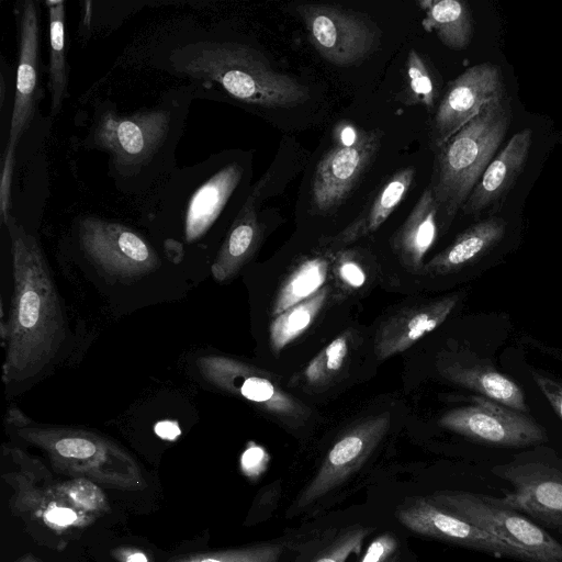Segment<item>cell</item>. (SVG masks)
Masks as SVG:
<instances>
[{"label": "cell", "instance_id": "6da1fadb", "mask_svg": "<svg viewBox=\"0 0 562 562\" xmlns=\"http://www.w3.org/2000/svg\"><path fill=\"white\" fill-rule=\"evenodd\" d=\"M194 99L186 85L132 112L103 100L94 105L81 147L108 155V176L119 192L145 196L178 168L176 150Z\"/></svg>", "mask_w": 562, "mask_h": 562}, {"label": "cell", "instance_id": "7a4b0ae2", "mask_svg": "<svg viewBox=\"0 0 562 562\" xmlns=\"http://www.w3.org/2000/svg\"><path fill=\"white\" fill-rule=\"evenodd\" d=\"M153 65L187 80L200 99H233L263 108H290L306 102L307 87L274 70L247 43L214 31H181L162 41Z\"/></svg>", "mask_w": 562, "mask_h": 562}, {"label": "cell", "instance_id": "3957f363", "mask_svg": "<svg viewBox=\"0 0 562 562\" xmlns=\"http://www.w3.org/2000/svg\"><path fill=\"white\" fill-rule=\"evenodd\" d=\"M12 255L13 296L2 380L26 387L60 359L69 338L67 317L37 239L11 216L5 225Z\"/></svg>", "mask_w": 562, "mask_h": 562}, {"label": "cell", "instance_id": "277c9868", "mask_svg": "<svg viewBox=\"0 0 562 562\" xmlns=\"http://www.w3.org/2000/svg\"><path fill=\"white\" fill-rule=\"evenodd\" d=\"M245 173V165L225 154L178 167L145 195L142 221L168 247L203 245L235 205Z\"/></svg>", "mask_w": 562, "mask_h": 562}, {"label": "cell", "instance_id": "5b68a950", "mask_svg": "<svg viewBox=\"0 0 562 562\" xmlns=\"http://www.w3.org/2000/svg\"><path fill=\"white\" fill-rule=\"evenodd\" d=\"M4 422L12 437L43 451L58 472L121 490L146 485L133 456L106 436L80 427L40 424L15 406L8 408Z\"/></svg>", "mask_w": 562, "mask_h": 562}, {"label": "cell", "instance_id": "8992f818", "mask_svg": "<svg viewBox=\"0 0 562 562\" xmlns=\"http://www.w3.org/2000/svg\"><path fill=\"white\" fill-rule=\"evenodd\" d=\"M510 121V101L504 95L437 148L429 187L443 228L449 227L495 157Z\"/></svg>", "mask_w": 562, "mask_h": 562}, {"label": "cell", "instance_id": "52a82bcc", "mask_svg": "<svg viewBox=\"0 0 562 562\" xmlns=\"http://www.w3.org/2000/svg\"><path fill=\"white\" fill-rule=\"evenodd\" d=\"M429 498L513 548L525 562H562V543L498 497L463 491H438Z\"/></svg>", "mask_w": 562, "mask_h": 562}, {"label": "cell", "instance_id": "ba28073f", "mask_svg": "<svg viewBox=\"0 0 562 562\" xmlns=\"http://www.w3.org/2000/svg\"><path fill=\"white\" fill-rule=\"evenodd\" d=\"M18 35V67L8 140L2 149L0 182V218L4 225L11 217V190L16 148L29 130L40 100V11L37 2L25 0L14 9Z\"/></svg>", "mask_w": 562, "mask_h": 562}, {"label": "cell", "instance_id": "9c48e42d", "mask_svg": "<svg viewBox=\"0 0 562 562\" xmlns=\"http://www.w3.org/2000/svg\"><path fill=\"white\" fill-rule=\"evenodd\" d=\"M72 236L85 258L115 279L136 280L161 265L153 244L137 229L119 221L80 215L72 222Z\"/></svg>", "mask_w": 562, "mask_h": 562}, {"label": "cell", "instance_id": "30bf717a", "mask_svg": "<svg viewBox=\"0 0 562 562\" xmlns=\"http://www.w3.org/2000/svg\"><path fill=\"white\" fill-rule=\"evenodd\" d=\"M196 367L209 384L248 401L285 426L301 427L311 416L310 407L288 393L276 375L250 363L207 355L196 360Z\"/></svg>", "mask_w": 562, "mask_h": 562}, {"label": "cell", "instance_id": "8fae6325", "mask_svg": "<svg viewBox=\"0 0 562 562\" xmlns=\"http://www.w3.org/2000/svg\"><path fill=\"white\" fill-rule=\"evenodd\" d=\"M318 54L336 66L366 59L379 44V30L361 13L338 5L305 3L296 7Z\"/></svg>", "mask_w": 562, "mask_h": 562}, {"label": "cell", "instance_id": "7c38bea8", "mask_svg": "<svg viewBox=\"0 0 562 562\" xmlns=\"http://www.w3.org/2000/svg\"><path fill=\"white\" fill-rule=\"evenodd\" d=\"M389 413L363 419L342 432L313 479L290 506L288 517L304 512L346 482L368 460L389 429Z\"/></svg>", "mask_w": 562, "mask_h": 562}, {"label": "cell", "instance_id": "4fadbf2b", "mask_svg": "<svg viewBox=\"0 0 562 562\" xmlns=\"http://www.w3.org/2000/svg\"><path fill=\"white\" fill-rule=\"evenodd\" d=\"M439 425L477 442L501 447H527L547 440L546 430L524 413L483 396L445 413Z\"/></svg>", "mask_w": 562, "mask_h": 562}, {"label": "cell", "instance_id": "5bb4252c", "mask_svg": "<svg viewBox=\"0 0 562 562\" xmlns=\"http://www.w3.org/2000/svg\"><path fill=\"white\" fill-rule=\"evenodd\" d=\"M506 95L502 69L483 63L452 80L441 98L430 125L431 142L439 148L492 101Z\"/></svg>", "mask_w": 562, "mask_h": 562}, {"label": "cell", "instance_id": "9a60e30c", "mask_svg": "<svg viewBox=\"0 0 562 562\" xmlns=\"http://www.w3.org/2000/svg\"><path fill=\"white\" fill-rule=\"evenodd\" d=\"M492 471L513 486L501 498L504 504L546 527L562 528V471L536 462L502 464Z\"/></svg>", "mask_w": 562, "mask_h": 562}, {"label": "cell", "instance_id": "2e32d148", "mask_svg": "<svg viewBox=\"0 0 562 562\" xmlns=\"http://www.w3.org/2000/svg\"><path fill=\"white\" fill-rule=\"evenodd\" d=\"M379 130L364 131L353 146L335 145L318 161L311 184V202L321 213L339 206L373 161L381 145Z\"/></svg>", "mask_w": 562, "mask_h": 562}, {"label": "cell", "instance_id": "e0dca14e", "mask_svg": "<svg viewBox=\"0 0 562 562\" xmlns=\"http://www.w3.org/2000/svg\"><path fill=\"white\" fill-rule=\"evenodd\" d=\"M397 520L411 531L494 557L521 560V555L468 520L436 505L429 497H416L396 509Z\"/></svg>", "mask_w": 562, "mask_h": 562}, {"label": "cell", "instance_id": "ac0fdd59", "mask_svg": "<svg viewBox=\"0 0 562 562\" xmlns=\"http://www.w3.org/2000/svg\"><path fill=\"white\" fill-rule=\"evenodd\" d=\"M265 175L250 190L240 211L223 238L211 266L213 278L218 282L234 278L257 251L263 225L258 215V204L267 186Z\"/></svg>", "mask_w": 562, "mask_h": 562}, {"label": "cell", "instance_id": "d6986e66", "mask_svg": "<svg viewBox=\"0 0 562 562\" xmlns=\"http://www.w3.org/2000/svg\"><path fill=\"white\" fill-rule=\"evenodd\" d=\"M458 295H449L423 304L406 307L394 314L379 327L374 339V352L384 360L411 348L426 334L439 327L458 303Z\"/></svg>", "mask_w": 562, "mask_h": 562}, {"label": "cell", "instance_id": "ffe728a7", "mask_svg": "<svg viewBox=\"0 0 562 562\" xmlns=\"http://www.w3.org/2000/svg\"><path fill=\"white\" fill-rule=\"evenodd\" d=\"M532 131L524 128L514 134L505 147L493 158L462 206L464 214H480L499 206L528 159Z\"/></svg>", "mask_w": 562, "mask_h": 562}, {"label": "cell", "instance_id": "44dd1931", "mask_svg": "<svg viewBox=\"0 0 562 562\" xmlns=\"http://www.w3.org/2000/svg\"><path fill=\"white\" fill-rule=\"evenodd\" d=\"M438 217L439 206L428 186L392 237L393 250L409 271L423 272L424 258L437 238Z\"/></svg>", "mask_w": 562, "mask_h": 562}, {"label": "cell", "instance_id": "7402d4cb", "mask_svg": "<svg viewBox=\"0 0 562 562\" xmlns=\"http://www.w3.org/2000/svg\"><path fill=\"white\" fill-rule=\"evenodd\" d=\"M505 229V221L497 216L473 224L424 265L422 273L443 276L464 268L497 245L503 239Z\"/></svg>", "mask_w": 562, "mask_h": 562}, {"label": "cell", "instance_id": "603a6c76", "mask_svg": "<svg viewBox=\"0 0 562 562\" xmlns=\"http://www.w3.org/2000/svg\"><path fill=\"white\" fill-rule=\"evenodd\" d=\"M415 168L407 166L394 172L378 190L362 212L342 231L326 241L333 246L351 244L374 233L401 204L409 191Z\"/></svg>", "mask_w": 562, "mask_h": 562}, {"label": "cell", "instance_id": "cb8c5ba5", "mask_svg": "<svg viewBox=\"0 0 562 562\" xmlns=\"http://www.w3.org/2000/svg\"><path fill=\"white\" fill-rule=\"evenodd\" d=\"M441 374L449 381L475 391L481 396L508 408L521 413L528 411L525 394L520 386L491 366L449 362L442 366Z\"/></svg>", "mask_w": 562, "mask_h": 562}, {"label": "cell", "instance_id": "d4e9b609", "mask_svg": "<svg viewBox=\"0 0 562 562\" xmlns=\"http://www.w3.org/2000/svg\"><path fill=\"white\" fill-rule=\"evenodd\" d=\"M425 13L422 25L435 32L440 42L451 49L468 47L473 34L469 4L460 0H420Z\"/></svg>", "mask_w": 562, "mask_h": 562}, {"label": "cell", "instance_id": "484cf974", "mask_svg": "<svg viewBox=\"0 0 562 562\" xmlns=\"http://www.w3.org/2000/svg\"><path fill=\"white\" fill-rule=\"evenodd\" d=\"M49 59L48 88L50 91V115L56 116L68 97V68L65 41V1L48 0Z\"/></svg>", "mask_w": 562, "mask_h": 562}, {"label": "cell", "instance_id": "4316f807", "mask_svg": "<svg viewBox=\"0 0 562 562\" xmlns=\"http://www.w3.org/2000/svg\"><path fill=\"white\" fill-rule=\"evenodd\" d=\"M329 261L322 256L302 260L285 278L272 303L271 315L277 316L291 306L317 293L327 279Z\"/></svg>", "mask_w": 562, "mask_h": 562}, {"label": "cell", "instance_id": "83f0119b", "mask_svg": "<svg viewBox=\"0 0 562 562\" xmlns=\"http://www.w3.org/2000/svg\"><path fill=\"white\" fill-rule=\"evenodd\" d=\"M327 297L328 288L324 286L313 296L274 316L269 327V341L276 355L310 328Z\"/></svg>", "mask_w": 562, "mask_h": 562}, {"label": "cell", "instance_id": "f1b7e54d", "mask_svg": "<svg viewBox=\"0 0 562 562\" xmlns=\"http://www.w3.org/2000/svg\"><path fill=\"white\" fill-rule=\"evenodd\" d=\"M350 340V333L346 331L321 350L304 369L305 383L310 386L321 387L333 382L346 364Z\"/></svg>", "mask_w": 562, "mask_h": 562}, {"label": "cell", "instance_id": "f546056e", "mask_svg": "<svg viewBox=\"0 0 562 562\" xmlns=\"http://www.w3.org/2000/svg\"><path fill=\"white\" fill-rule=\"evenodd\" d=\"M369 529L350 526L335 533L324 536L321 547L307 553L297 562H347L351 554H359Z\"/></svg>", "mask_w": 562, "mask_h": 562}, {"label": "cell", "instance_id": "4dcf8cb0", "mask_svg": "<svg viewBox=\"0 0 562 562\" xmlns=\"http://www.w3.org/2000/svg\"><path fill=\"white\" fill-rule=\"evenodd\" d=\"M285 543L261 542L248 547L214 551L187 557L177 562H281Z\"/></svg>", "mask_w": 562, "mask_h": 562}, {"label": "cell", "instance_id": "1f68e13d", "mask_svg": "<svg viewBox=\"0 0 562 562\" xmlns=\"http://www.w3.org/2000/svg\"><path fill=\"white\" fill-rule=\"evenodd\" d=\"M406 78L413 102L422 103L428 111H432L436 87L427 65L415 49L409 50L406 59Z\"/></svg>", "mask_w": 562, "mask_h": 562}, {"label": "cell", "instance_id": "d6a6232c", "mask_svg": "<svg viewBox=\"0 0 562 562\" xmlns=\"http://www.w3.org/2000/svg\"><path fill=\"white\" fill-rule=\"evenodd\" d=\"M397 547L392 533L380 535L370 543L359 562H387L395 555Z\"/></svg>", "mask_w": 562, "mask_h": 562}, {"label": "cell", "instance_id": "836d02e7", "mask_svg": "<svg viewBox=\"0 0 562 562\" xmlns=\"http://www.w3.org/2000/svg\"><path fill=\"white\" fill-rule=\"evenodd\" d=\"M336 272L346 285L353 289L362 286L366 281V273L362 267L348 257L347 254L338 258Z\"/></svg>", "mask_w": 562, "mask_h": 562}, {"label": "cell", "instance_id": "e575fe53", "mask_svg": "<svg viewBox=\"0 0 562 562\" xmlns=\"http://www.w3.org/2000/svg\"><path fill=\"white\" fill-rule=\"evenodd\" d=\"M531 376L553 411L562 419V384L539 372H531Z\"/></svg>", "mask_w": 562, "mask_h": 562}, {"label": "cell", "instance_id": "d590c367", "mask_svg": "<svg viewBox=\"0 0 562 562\" xmlns=\"http://www.w3.org/2000/svg\"><path fill=\"white\" fill-rule=\"evenodd\" d=\"M363 132L351 123L339 122L334 128V139L338 146L350 147L361 139Z\"/></svg>", "mask_w": 562, "mask_h": 562}, {"label": "cell", "instance_id": "8d00e7d4", "mask_svg": "<svg viewBox=\"0 0 562 562\" xmlns=\"http://www.w3.org/2000/svg\"><path fill=\"white\" fill-rule=\"evenodd\" d=\"M262 450L258 447L249 448L241 458V465L245 472L252 473L260 465L262 460Z\"/></svg>", "mask_w": 562, "mask_h": 562}, {"label": "cell", "instance_id": "74e56055", "mask_svg": "<svg viewBox=\"0 0 562 562\" xmlns=\"http://www.w3.org/2000/svg\"><path fill=\"white\" fill-rule=\"evenodd\" d=\"M157 434L166 439H175L179 435V428L175 423L164 422L157 425Z\"/></svg>", "mask_w": 562, "mask_h": 562}, {"label": "cell", "instance_id": "f35d334b", "mask_svg": "<svg viewBox=\"0 0 562 562\" xmlns=\"http://www.w3.org/2000/svg\"><path fill=\"white\" fill-rule=\"evenodd\" d=\"M125 562H148V559L143 552L131 553Z\"/></svg>", "mask_w": 562, "mask_h": 562}, {"label": "cell", "instance_id": "ab89813d", "mask_svg": "<svg viewBox=\"0 0 562 562\" xmlns=\"http://www.w3.org/2000/svg\"><path fill=\"white\" fill-rule=\"evenodd\" d=\"M19 562H40L36 559H33L32 557H23L19 560Z\"/></svg>", "mask_w": 562, "mask_h": 562}, {"label": "cell", "instance_id": "60d3db41", "mask_svg": "<svg viewBox=\"0 0 562 562\" xmlns=\"http://www.w3.org/2000/svg\"><path fill=\"white\" fill-rule=\"evenodd\" d=\"M387 562H398V557L397 555H394L390 561Z\"/></svg>", "mask_w": 562, "mask_h": 562}, {"label": "cell", "instance_id": "b9f144b4", "mask_svg": "<svg viewBox=\"0 0 562 562\" xmlns=\"http://www.w3.org/2000/svg\"><path fill=\"white\" fill-rule=\"evenodd\" d=\"M562 535V528L558 530Z\"/></svg>", "mask_w": 562, "mask_h": 562}]
</instances>
